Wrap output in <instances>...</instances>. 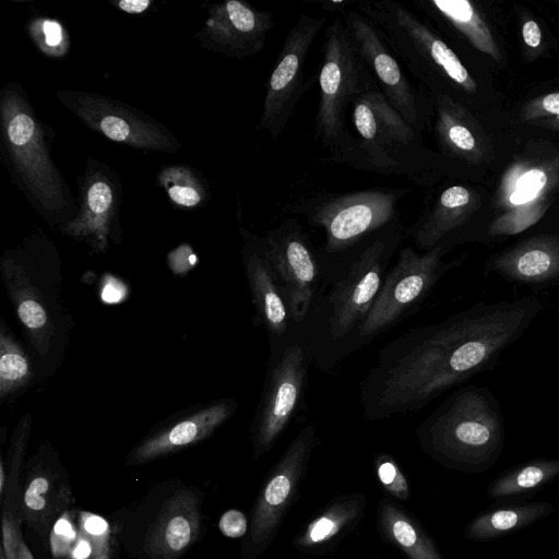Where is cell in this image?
<instances>
[{"label": "cell", "mask_w": 559, "mask_h": 559, "mask_svg": "<svg viewBox=\"0 0 559 559\" xmlns=\"http://www.w3.org/2000/svg\"><path fill=\"white\" fill-rule=\"evenodd\" d=\"M556 116H559V92L536 97L521 110V120L524 122Z\"/></svg>", "instance_id": "obj_38"}, {"label": "cell", "mask_w": 559, "mask_h": 559, "mask_svg": "<svg viewBox=\"0 0 559 559\" xmlns=\"http://www.w3.org/2000/svg\"><path fill=\"white\" fill-rule=\"evenodd\" d=\"M550 168L516 165L507 171L499 189L498 202L507 210L545 198Z\"/></svg>", "instance_id": "obj_31"}, {"label": "cell", "mask_w": 559, "mask_h": 559, "mask_svg": "<svg viewBox=\"0 0 559 559\" xmlns=\"http://www.w3.org/2000/svg\"><path fill=\"white\" fill-rule=\"evenodd\" d=\"M342 19L379 91L403 119L421 134L433 112L431 98L411 82L403 64L369 19L356 8L347 9Z\"/></svg>", "instance_id": "obj_11"}, {"label": "cell", "mask_w": 559, "mask_h": 559, "mask_svg": "<svg viewBox=\"0 0 559 559\" xmlns=\"http://www.w3.org/2000/svg\"><path fill=\"white\" fill-rule=\"evenodd\" d=\"M381 536L402 550L408 559H442L423 527L400 506L382 499L378 507Z\"/></svg>", "instance_id": "obj_27"}, {"label": "cell", "mask_w": 559, "mask_h": 559, "mask_svg": "<svg viewBox=\"0 0 559 559\" xmlns=\"http://www.w3.org/2000/svg\"><path fill=\"white\" fill-rule=\"evenodd\" d=\"M559 474V460H542L525 464L493 481L488 492L493 498L536 489Z\"/></svg>", "instance_id": "obj_33"}, {"label": "cell", "mask_w": 559, "mask_h": 559, "mask_svg": "<svg viewBox=\"0 0 559 559\" xmlns=\"http://www.w3.org/2000/svg\"><path fill=\"white\" fill-rule=\"evenodd\" d=\"M355 8L369 19L407 71L431 93L475 94L477 84L439 32L413 8L395 0H360Z\"/></svg>", "instance_id": "obj_5"}, {"label": "cell", "mask_w": 559, "mask_h": 559, "mask_svg": "<svg viewBox=\"0 0 559 559\" xmlns=\"http://www.w3.org/2000/svg\"><path fill=\"white\" fill-rule=\"evenodd\" d=\"M0 559H5V558H4V554H3V551H2V550H1V552H0Z\"/></svg>", "instance_id": "obj_46"}, {"label": "cell", "mask_w": 559, "mask_h": 559, "mask_svg": "<svg viewBox=\"0 0 559 559\" xmlns=\"http://www.w3.org/2000/svg\"><path fill=\"white\" fill-rule=\"evenodd\" d=\"M545 127H549V128H555V129H559V116H556V117H552V118H549V119H545L543 121V123H540Z\"/></svg>", "instance_id": "obj_45"}, {"label": "cell", "mask_w": 559, "mask_h": 559, "mask_svg": "<svg viewBox=\"0 0 559 559\" xmlns=\"http://www.w3.org/2000/svg\"><path fill=\"white\" fill-rule=\"evenodd\" d=\"M502 275L521 282H545L559 275V239L538 236L501 253L493 262Z\"/></svg>", "instance_id": "obj_25"}, {"label": "cell", "mask_w": 559, "mask_h": 559, "mask_svg": "<svg viewBox=\"0 0 559 559\" xmlns=\"http://www.w3.org/2000/svg\"><path fill=\"white\" fill-rule=\"evenodd\" d=\"M0 271L36 382H44L62 364L74 326L64 298L60 255L45 234L34 231L4 251Z\"/></svg>", "instance_id": "obj_2"}, {"label": "cell", "mask_w": 559, "mask_h": 559, "mask_svg": "<svg viewBox=\"0 0 559 559\" xmlns=\"http://www.w3.org/2000/svg\"><path fill=\"white\" fill-rule=\"evenodd\" d=\"M355 134L350 144L329 159L383 176H399L417 186L440 170V156L427 148L421 134L388 103L378 87L350 106Z\"/></svg>", "instance_id": "obj_4"}, {"label": "cell", "mask_w": 559, "mask_h": 559, "mask_svg": "<svg viewBox=\"0 0 559 559\" xmlns=\"http://www.w3.org/2000/svg\"><path fill=\"white\" fill-rule=\"evenodd\" d=\"M376 471L383 490L399 500H408L409 487L406 477L389 454L376 457Z\"/></svg>", "instance_id": "obj_37"}, {"label": "cell", "mask_w": 559, "mask_h": 559, "mask_svg": "<svg viewBox=\"0 0 559 559\" xmlns=\"http://www.w3.org/2000/svg\"><path fill=\"white\" fill-rule=\"evenodd\" d=\"M433 130L443 154L474 163L483 154L473 119L463 105L448 96L432 99Z\"/></svg>", "instance_id": "obj_24"}, {"label": "cell", "mask_w": 559, "mask_h": 559, "mask_svg": "<svg viewBox=\"0 0 559 559\" xmlns=\"http://www.w3.org/2000/svg\"><path fill=\"white\" fill-rule=\"evenodd\" d=\"M27 484L23 496L24 515L32 525L47 526L48 521L62 508V500H68L61 489L56 491L52 473L39 463Z\"/></svg>", "instance_id": "obj_30"}, {"label": "cell", "mask_w": 559, "mask_h": 559, "mask_svg": "<svg viewBox=\"0 0 559 559\" xmlns=\"http://www.w3.org/2000/svg\"><path fill=\"white\" fill-rule=\"evenodd\" d=\"M17 559H34L29 549L27 548L26 544L23 542V539H21L20 544H19Z\"/></svg>", "instance_id": "obj_43"}, {"label": "cell", "mask_w": 559, "mask_h": 559, "mask_svg": "<svg viewBox=\"0 0 559 559\" xmlns=\"http://www.w3.org/2000/svg\"><path fill=\"white\" fill-rule=\"evenodd\" d=\"M475 209L476 200L468 188L449 186L427 202L423 213L405 228V237L411 238L417 248L428 251L462 227Z\"/></svg>", "instance_id": "obj_21"}, {"label": "cell", "mask_w": 559, "mask_h": 559, "mask_svg": "<svg viewBox=\"0 0 559 559\" xmlns=\"http://www.w3.org/2000/svg\"><path fill=\"white\" fill-rule=\"evenodd\" d=\"M209 16L195 34L201 45L228 58L246 59L264 48L274 27L271 12L241 0H226L207 9Z\"/></svg>", "instance_id": "obj_18"}, {"label": "cell", "mask_w": 559, "mask_h": 559, "mask_svg": "<svg viewBox=\"0 0 559 559\" xmlns=\"http://www.w3.org/2000/svg\"><path fill=\"white\" fill-rule=\"evenodd\" d=\"M407 188L376 187L346 192H319L288 205L285 212L301 215L324 234L329 254L345 252L400 221L399 204Z\"/></svg>", "instance_id": "obj_8"}, {"label": "cell", "mask_w": 559, "mask_h": 559, "mask_svg": "<svg viewBox=\"0 0 559 559\" xmlns=\"http://www.w3.org/2000/svg\"><path fill=\"white\" fill-rule=\"evenodd\" d=\"M316 442V426H306L270 472L258 497L251 521L249 539L258 550L265 548L276 535L306 474Z\"/></svg>", "instance_id": "obj_17"}, {"label": "cell", "mask_w": 559, "mask_h": 559, "mask_svg": "<svg viewBox=\"0 0 559 559\" xmlns=\"http://www.w3.org/2000/svg\"><path fill=\"white\" fill-rule=\"evenodd\" d=\"M267 258L281 283L295 322L305 319L319 280V264L309 235L288 217L263 236Z\"/></svg>", "instance_id": "obj_16"}, {"label": "cell", "mask_w": 559, "mask_h": 559, "mask_svg": "<svg viewBox=\"0 0 559 559\" xmlns=\"http://www.w3.org/2000/svg\"><path fill=\"white\" fill-rule=\"evenodd\" d=\"M4 485H5V471H4V464L3 461H0V493L3 499V492H4Z\"/></svg>", "instance_id": "obj_44"}, {"label": "cell", "mask_w": 559, "mask_h": 559, "mask_svg": "<svg viewBox=\"0 0 559 559\" xmlns=\"http://www.w3.org/2000/svg\"><path fill=\"white\" fill-rule=\"evenodd\" d=\"M0 96L1 153L12 180L51 226L60 227L76 217L79 206L52 162L44 126L19 84H7Z\"/></svg>", "instance_id": "obj_3"}, {"label": "cell", "mask_w": 559, "mask_h": 559, "mask_svg": "<svg viewBox=\"0 0 559 559\" xmlns=\"http://www.w3.org/2000/svg\"><path fill=\"white\" fill-rule=\"evenodd\" d=\"M80 188L81 200L76 217L58 229L63 235L88 245L93 253H104L110 241H121L120 180L107 165L90 157L80 179Z\"/></svg>", "instance_id": "obj_15"}, {"label": "cell", "mask_w": 559, "mask_h": 559, "mask_svg": "<svg viewBox=\"0 0 559 559\" xmlns=\"http://www.w3.org/2000/svg\"><path fill=\"white\" fill-rule=\"evenodd\" d=\"M158 182L169 200L181 209H195L209 200L210 193L202 177L188 165L164 167Z\"/></svg>", "instance_id": "obj_32"}, {"label": "cell", "mask_w": 559, "mask_h": 559, "mask_svg": "<svg viewBox=\"0 0 559 559\" xmlns=\"http://www.w3.org/2000/svg\"><path fill=\"white\" fill-rule=\"evenodd\" d=\"M326 16L299 13L286 34L275 63L265 82V94L258 129L277 141L304 94L317 76L306 80L305 63Z\"/></svg>", "instance_id": "obj_9"}, {"label": "cell", "mask_w": 559, "mask_h": 559, "mask_svg": "<svg viewBox=\"0 0 559 559\" xmlns=\"http://www.w3.org/2000/svg\"><path fill=\"white\" fill-rule=\"evenodd\" d=\"M28 32L38 49L50 57H61L70 48L68 34L63 26L55 20H32L28 24Z\"/></svg>", "instance_id": "obj_36"}, {"label": "cell", "mask_w": 559, "mask_h": 559, "mask_svg": "<svg viewBox=\"0 0 559 559\" xmlns=\"http://www.w3.org/2000/svg\"><path fill=\"white\" fill-rule=\"evenodd\" d=\"M548 203L545 198L508 210L489 226L490 235H513L523 231L538 222Z\"/></svg>", "instance_id": "obj_34"}, {"label": "cell", "mask_w": 559, "mask_h": 559, "mask_svg": "<svg viewBox=\"0 0 559 559\" xmlns=\"http://www.w3.org/2000/svg\"><path fill=\"white\" fill-rule=\"evenodd\" d=\"M59 102L87 128L133 148L175 153L181 144L162 123L135 108L107 96L60 90Z\"/></svg>", "instance_id": "obj_13"}, {"label": "cell", "mask_w": 559, "mask_h": 559, "mask_svg": "<svg viewBox=\"0 0 559 559\" xmlns=\"http://www.w3.org/2000/svg\"><path fill=\"white\" fill-rule=\"evenodd\" d=\"M531 304L471 309L386 344L360 388L361 415L378 420L417 412L479 372L532 319Z\"/></svg>", "instance_id": "obj_1"}, {"label": "cell", "mask_w": 559, "mask_h": 559, "mask_svg": "<svg viewBox=\"0 0 559 559\" xmlns=\"http://www.w3.org/2000/svg\"><path fill=\"white\" fill-rule=\"evenodd\" d=\"M79 536L87 544L85 559H112L110 530L102 518L80 512Z\"/></svg>", "instance_id": "obj_35"}, {"label": "cell", "mask_w": 559, "mask_h": 559, "mask_svg": "<svg viewBox=\"0 0 559 559\" xmlns=\"http://www.w3.org/2000/svg\"><path fill=\"white\" fill-rule=\"evenodd\" d=\"M522 36L526 46L536 48L542 43V31L538 24L533 21H526L522 26Z\"/></svg>", "instance_id": "obj_40"}, {"label": "cell", "mask_w": 559, "mask_h": 559, "mask_svg": "<svg viewBox=\"0 0 559 559\" xmlns=\"http://www.w3.org/2000/svg\"><path fill=\"white\" fill-rule=\"evenodd\" d=\"M317 80L314 140L330 152L331 159L354 139L346 120L352 104L378 87L342 16H336L326 27Z\"/></svg>", "instance_id": "obj_7"}, {"label": "cell", "mask_w": 559, "mask_h": 559, "mask_svg": "<svg viewBox=\"0 0 559 559\" xmlns=\"http://www.w3.org/2000/svg\"><path fill=\"white\" fill-rule=\"evenodd\" d=\"M403 236L405 228L399 222L364 242L348 275L336 284L329 298V332L333 338H343L361 326L381 288L385 264Z\"/></svg>", "instance_id": "obj_10"}, {"label": "cell", "mask_w": 559, "mask_h": 559, "mask_svg": "<svg viewBox=\"0 0 559 559\" xmlns=\"http://www.w3.org/2000/svg\"><path fill=\"white\" fill-rule=\"evenodd\" d=\"M237 408L233 399H221L181 409L159 423L128 456V464H143L211 437Z\"/></svg>", "instance_id": "obj_19"}, {"label": "cell", "mask_w": 559, "mask_h": 559, "mask_svg": "<svg viewBox=\"0 0 559 559\" xmlns=\"http://www.w3.org/2000/svg\"><path fill=\"white\" fill-rule=\"evenodd\" d=\"M218 527L225 536L239 538L247 532V518L238 510H229L222 515Z\"/></svg>", "instance_id": "obj_39"}, {"label": "cell", "mask_w": 559, "mask_h": 559, "mask_svg": "<svg viewBox=\"0 0 559 559\" xmlns=\"http://www.w3.org/2000/svg\"><path fill=\"white\" fill-rule=\"evenodd\" d=\"M243 243L241 257L251 292L257 326L263 325L271 337H282L288 326V306L267 258L263 236L240 228Z\"/></svg>", "instance_id": "obj_20"}, {"label": "cell", "mask_w": 559, "mask_h": 559, "mask_svg": "<svg viewBox=\"0 0 559 559\" xmlns=\"http://www.w3.org/2000/svg\"><path fill=\"white\" fill-rule=\"evenodd\" d=\"M307 372V356L298 344L286 346L267 371L250 426L255 459L273 447L300 407Z\"/></svg>", "instance_id": "obj_14"}, {"label": "cell", "mask_w": 559, "mask_h": 559, "mask_svg": "<svg viewBox=\"0 0 559 559\" xmlns=\"http://www.w3.org/2000/svg\"><path fill=\"white\" fill-rule=\"evenodd\" d=\"M443 253L444 245L425 253H418L409 246L401 248L396 263L384 277L377 298L359 328V336L372 337L388 330L423 302L451 266L443 262Z\"/></svg>", "instance_id": "obj_12"}, {"label": "cell", "mask_w": 559, "mask_h": 559, "mask_svg": "<svg viewBox=\"0 0 559 559\" xmlns=\"http://www.w3.org/2000/svg\"><path fill=\"white\" fill-rule=\"evenodd\" d=\"M409 3L432 26L451 28L477 50L496 61L501 59L489 27L468 0H411Z\"/></svg>", "instance_id": "obj_23"}, {"label": "cell", "mask_w": 559, "mask_h": 559, "mask_svg": "<svg viewBox=\"0 0 559 559\" xmlns=\"http://www.w3.org/2000/svg\"><path fill=\"white\" fill-rule=\"evenodd\" d=\"M111 292H114V295L116 297L117 302L122 298L121 294V283L116 280L115 277H109L108 280H105L103 283V289H102V299L105 302H110L111 298Z\"/></svg>", "instance_id": "obj_42"}, {"label": "cell", "mask_w": 559, "mask_h": 559, "mask_svg": "<svg viewBox=\"0 0 559 559\" xmlns=\"http://www.w3.org/2000/svg\"><path fill=\"white\" fill-rule=\"evenodd\" d=\"M552 511L548 503H531L497 509L478 515L466 534L476 539L500 536L522 528Z\"/></svg>", "instance_id": "obj_29"}, {"label": "cell", "mask_w": 559, "mask_h": 559, "mask_svg": "<svg viewBox=\"0 0 559 559\" xmlns=\"http://www.w3.org/2000/svg\"><path fill=\"white\" fill-rule=\"evenodd\" d=\"M366 497L352 493L334 499L296 536L294 544L300 551H314L352 531L362 518Z\"/></svg>", "instance_id": "obj_26"}, {"label": "cell", "mask_w": 559, "mask_h": 559, "mask_svg": "<svg viewBox=\"0 0 559 559\" xmlns=\"http://www.w3.org/2000/svg\"><path fill=\"white\" fill-rule=\"evenodd\" d=\"M421 449L436 461L465 468L488 462L498 453L503 428L496 406L483 391H457L416 429Z\"/></svg>", "instance_id": "obj_6"}, {"label": "cell", "mask_w": 559, "mask_h": 559, "mask_svg": "<svg viewBox=\"0 0 559 559\" xmlns=\"http://www.w3.org/2000/svg\"><path fill=\"white\" fill-rule=\"evenodd\" d=\"M151 4L152 0H119L117 2L118 9L129 14L143 13Z\"/></svg>", "instance_id": "obj_41"}, {"label": "cell", "mask_w": 559, "mask_h": 559, "mask_svg": "<svg viewBox=\"0 0 559 559\" xmlns=\"http://www.w3.org/2000/svg\"><path fill=\"white\" fill-rule=\"evenodd\" d=\"M35 382V370L26 346L21 344L5 320L1 319L0 402L11 403Z\"/></svg>", "instance_id": "obj_28"}, {"label": "cell", "mask_w": 559, "mask_h": 559, "mask_svg": "<svg viewBox=\"0 0 559 559\" xmlns=\"http://www.w3.org/2000/svg\"><path fill=\"white\" fill-rule=\"evenodd\" d=\"M197 496L178 491L163 507L147 539V552L153 559H176L190 547L200 531Z\"/></svg>", "instance_id": "obj_22"}]
</instances>
